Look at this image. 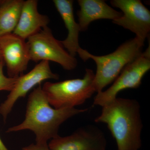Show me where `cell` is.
<instances>
[{
    "label": "cell",
    "instance_id": "3",
    "mask_svg": "<svg viewBox=\"0 0 150 150\" xmlns=\"http://www.w3.org/2000/svg\"><path fill=\"white\" fill-rule=\"evenodd\" d=\"M144 42L135 37L119 46L108 55L95 56L86 50L79 48L77 54L84 62L93 60L96 65L94 84L96 92L102 91L105 87L116 79L126 65L136 60L142 54Z\"/></svg>",
    "mask_w": 150,
    "mask_h": 150
},
{
    "label": "cell",
    "instance_id": "16",
    "mask_svg": "<svg viewBox=\"0 0 150 150\" xmlns=\"http://www.w3.org/2000/svg\"><path fill=\"white\" fill-rule=\"evenodd\" d=\"M22 150H50L47 144H31L24 147L22 149Z\"/></svg>",
    "mask_w": 150,
    "mask_h": 150
},
{
    "label": "cell",
    "instance_id": "18",
    "mask_svg": "<svg viewBox=\"0 0 150 150\" xmlns=\"http://www.w3.org/2000/svg\"><path fill=\"white\" fill-rule=\"evenodd\" d=\"M2 62H4V61H3L2 56L1 49H0V64H1Z\"/></svg>",
    "mask_w": 150,
    "mask_h": 150
},
{
    "label": "cell",
    "instance_id": "6",
    "mask_svg": "<svg viewBox=\"0 0 150 150\" xmlns=\"http://www.w3.org/2000/svg\"><path fill=\"white\" fill-rule=\"evenodd\" d=\"M150 69L149 45L145 52L123 68L112 86L105 91L98 93L94 99V105L102 107L115 99L123 90L138 88L143 77Z\"/></svg>",
    "mask_w": 150,
    "mask_h": 150
},
{
    "label": "cell",
    "instance_id": "17",
    "mask_svg": "<svg viewBox=\"0 0 150 150\" xmlns=\"http://www.w3.org/2000/svg\"><path fill=\"white\" fill-rule=\"evenodd\" d=\"M0 150H9L6 146L4 144L1 138H0Z\"/></svg>",
    "mask_w": 150,
    "mask_h": 150
},
{
    "label": "cell",
    "instance_id": "2",
    "mask_svg": "<svg viewBox=\"0 0 150 150\" xmlns=\"http://www.w3.org/2000/svg\"><path fill=\"white\" fill-rule=\"evenodd\" d=\"M95 121L107 124L117 150H139L142 147L143 124L139 103L136 100L116 97L102 106Z\"/></svg>",
    "mask_w": 150,
    "mask_h": 150
},
{
    "label": "cell",
    "instance_id": "10",
    "mask_svg": "<svg viewBox=\"0 0 150 150\" xmlns=\"http://www.w3.org/2000/svg\"><path fill=\"white\" fill-rule=\"evenodd\" d=\"M0 49L8 77H18L27 69L30 60L25 40L13 33L2 35Z\"/></svg>",
    "mask_w": 150,
    "mask_h": 150
},
{
    "label": "cell",
    "instance_id": "14",
    "mask_svg": "<svg viewBox=\"0 0 150 150\" xmlns=\"http://www.w3.org/2000/svg\"><path fill=\"white\" fill-rule=\"evenodd\" d=\"M24 1H0V36L13 33L18 23Z\"/></svg>",
    "mask_w": 150,
    "mask_h": 150
},
{
    "label": "cell",
    "instance_id": "7",
    "mask_svg": "<svg viewBox=\"0 0 150 150\" xmlns=\"http://www.w3.org/2000/svg\"><path fill=\"white\" fill-rule=\"evenodd\" d=\"M59 78L58 74L51 71L49 62L47 61H41L29 72L19 76L6 99L0 105V114L4 121L5 122L16 101L21 98L25 97L34 86L46 80H57Z\"/></svg>",
    "mask_w": 150,
    "mask_h": 150
},
{
    "label": "cell",
    "instance_id": "1",
    "mask_svg": "<svg viewBox=\"0 0 150 150\" xmlns=\"http://www.w3.org/2000/svg\"><path fill=\"white\" fill-rule=\"evenodd\" d=\"M75 108L56 109L51 107L40 84L30 94L25 118L22 123L8 129L7 133L29 130L35 135L38 144H47L59 136L61 124L69 118L86 112Z\"/></svg>",
    "mask_w": 150,
    "mask_h": 150
},
{
    "label": "cell",
    "instance_id": "15",
    "mask_svg": "<svg viewBox=\"0 0 150 150\" xmlns=\"http://www.w3.org/2000/svg\"><path fill=\"white\" fill-rule=\"evenodd\" d=\"M4 62L0 64V91H7L10 92L16 83L18 78H10L5 76L3 71Z\"/></svg>",
    "mask_w": 150,
    "mask_h": 150
},
{
    "label": "cell",
    "instance_id": "11",
    "mask_svg": "<svg viewBox=\"0 0 150 150\" xmlns=\"http://www.w3.org/2000/svg\"><path fill=\"white\" fill-rule=\"evenodd\" d=\"M50 19L47 16L39 13L38 1H24L18 23L13 33L24 40L48 27Z\"/></svg>",
    "mask_w": 150,
    "mask_h": 150
},
{
    "label": "cell",
    "instance_id": "13",
    "mask_svg": "<svg viewBox=\"0 0 150 150\" xmlns=\"http://www.w3.org/2000/svg\"><path fill=\"white\" fill-rule=\"evenodd\" d=\"M55 7L60 14L68 30L66 39L61 41L69 54L75 57L81 47L79 44V35L81 32L79 23L76 21L72 0H54Z\"/></svg>",
    "mask_w": 150,
    "mask_h": 150
},
{
    "label": "cell",
    "instance_id": "8",
    "mask_svg": "<svg viewBox=\"0 0 150 150\" xmlns=\"http://www.w3.org/2000/svg\"><path fill=\"white\" fill-rule=\"evenodd\" d=\"M110 3L122 11V15L112 23L134 33L136 37L145 42L150 31L149 10L140 0H112Z\"/></svg>",
    "mask_w": 150,
    "mask_h": 150
},
{
    "label": "cell",
    "instance_id": "12",
    "mask_svg": "<svg viewBox=\"0 0 150 150\" xmlns=\"http://www.w3.org/2000/svg\"><path fill=\"white\" fill-rule=\"evenodd\" d=\"M78 3L80 7L77 15L81 31L86 30L90 24L94 21H113L122 15V13L112 8L103 0H79Z\"/></svg>",
    "mask_w": 150,
    "mask_h": 150
},
{
    "label": "cell",
    "instance_id": "4",
    "mask_svg": "<svg viewBox=\"0 0 150 150\" xmlns=\"http://www.w3.org/2000/svg\"><path fill=\"white\" fill-rule=\"evenodd\" d=\"M95 74L86 69L82 79L67 80L59 82H47L42 87L49 104L56 109L75 108L82 104L96 92Z\"/></svg>",
    "mask_w": 150,
    "mask_h": 150
},
{
    "label": "cell",
    "instance_id": "9",
    "mask_svg": "<svg viewBox=\"0 0 150 150\" xmlns=\"http://www.w3.org/2000/svg\"><path fill=\"white\" fill-rule=\"evenodd\" d=\"M106 140L98 128L85 126L70 136H59L48 145L50 150H106Z\"/></svg>",
    "mask_w": 150,
    "mask_h": 150
},
{
    "label": "cell",
    "instance_id": "5",
    "mask_svg": "<svg viewBox=\"0 0 150 150\" xmlns=\"http://www.w3.org/2000/svg\"><path fill=\"white\" fill-rule=\"evenodd\" d=\"M26 42L31 61L56 62L68 71L74 69L77 66V59L65 50L48 26L28 38Z\"/></svg>",
    "mask_w": 150,
    "mask_h": 150
}]
</instances>
